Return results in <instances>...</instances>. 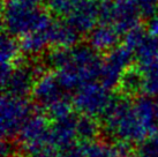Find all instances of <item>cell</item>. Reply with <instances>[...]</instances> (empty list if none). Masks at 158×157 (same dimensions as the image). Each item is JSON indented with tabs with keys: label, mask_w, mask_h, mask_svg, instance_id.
<instances>
[{
	"label": "cell",
	"mask_w": 158,
	"mask_h": 157,
	"mask_svg": "<svg viewBox=\"0 0 158 157\" xmlns=\"http://www.w3.org/2000/svg\"><path fill=\"white\" fill-rule=\"evenodd\" d=\"M102 62L103 57L88 44L52 49L48 56V66L65 91H76L85 84L99 80Z\"/></svg>",
	"instance_id": "obj_1"
},
{
	"label": "cell",
	"mask_w": 158,
	"mask_h": 157,
	"mask_svg": "<svg viewBox=\"0 0 158 157\" xmlns=\"http://www.w3.org/2000/svg\"><path fill=\"white\" fill-rule=\"evenodd\" d=\"M101 124L103 131L114 141L123 140L140 144L149 133L141 124L134 111L133 102L127 97H114L112 104L102 117Z\"/></svg>",
	"instance_id": "obj_2"
},
{
	"label": "cell",
	"mask_w": 158,
	"mask_h": 157,
	"mask_svg": "<svg viewBox=\"0 0 158 157\" xmlns=\"http://www.w3.org/2000/svg\"><path fill=\"white\" fill-rule=\"evenodd\" d=\"M52 22L50 14L38 5L4 0L2 24L6 34L13 38H23L46 29Z\"/></svg>",
	"instance_id": "obj_3"
},
{
	"label": "cell",
	"mask_w": 158,
	"mask_h": 157,
	"mask_svg": "<svg viewBox=\"0 0 158 157\" xmlns=\"http://www.w3.org/2000/svg\"><path fill=\"white\" fill-rule=\"evenodd\" d=\"M1 138L14 141L36 108L27 98L14 97L7 94L1 98Z\"/></svg>",
	"instance_id": "obj_4"
},
{
	"label": "cell",
	"mask_w": 158,
	"mask_h": 157,
	"mask_svg": "<svg viewBox=\"0 0 158 157\" xmlns=\"http://www.w3.org/2000/svg\"><path fill=\"white\" fill-rule=\"evenodd\" d=\"M114 97L101 82H91L75 91L72 103L74 110L81 116L102 119Z\"/></svg>",
	"instance_id": "obj_5"
},
{
	"label": "cell",
	"mask_w": 158,
	"mask_h": 157,
	"mask_svg": "<svg viewBox=\"0 0 158 157\" xmlns=\"http://www.w3.org/2000/svg\"><path fill=\"white\" fill-rule=\"evenodd\" d=\"M135 54L123 44L111 50L103 57L99 81L109 90L118 88L123 78L132 68Z\"/></svg>",
	"instance_id": "obj_6"
},
{
	"label": "cell",
	"mask_w": 158,
	"mask_h": 157,
	"mask_svg": "<svg viewBox=\"0 0 158 157\" xmlns=\"http://www.w3.org/2000/svg\"><path fill=\"white\" fill-rule=\"evenodd\" d=\"M141 14L132 0H110L101 5V21L114 26L125 36L139 26Z\"/></svg>",
	"instance_id": "obj_7"
},
{
	"label": "cell",
	"mask_w": 158,
	"mask_h": 157,
	"mask_svg": "<svg viewBox=\"0 0 158 157\" xmlns=\"http://www.w3.org/2000/svg\"><path fill=\"white\" fill-rule=\"evenodd\" d=\"M51 120L43 112L35 111L23 125L18 136V143L22 146L24 154L34 153L38 149L50 146Z\"/></svg>",
	"instance_id": "obj_8"
},
{
	"label": "cell",
	"mask_w": 158,
	"mask_h": 157,
	"mask_svg": "<svg viewBox=\"0 0 158 157\" xmlns=\"http://www.w3.org/2000/svg\"><path fill=\"white\" fill-rule=\"evenodd\" d=\"M40 68L31 64H19L8 78L2 83L4 94L14 97L26 98L34 89L37 78H40Z\"/></svg>",
	"instance_id": "obj_9"
},
{
	"label": "cell",
	"mask_w": 158,
	"mask_h": 157,
	"mask_svg": "<svg viewBox=\"0 0 158 157\" xmlns=\"http://www.w3.org/2000/svg\"><path fill=\"white\" fill-rule=\"evenodd\" d=\"M65 92L54 73H42L34 86L31 97L38 108L46 110L57 102L66 98Z\"/></svg>",
	"instance_id": "obj_10"
},
{
	"label": "cell",
	"mask_w": 158,
	"mask_h": 157,
	"mask_svg": "<svg viewBox=\"0 0 158 157\" xmlns=\"http://www.w3.org/2000/svg\"><path fill=\"white\" fill-rule=\"evenodd\" d=\"M64 21L80 35L89 34L101 21V5L96 0H82Z\"/></svg>",
	"instance_id": "obj_11"
},
{
	"label": "cell",
	"mask_w": 158,
	"mask_h": 157,
	"mask_svg": "<svg viewBox=\"0 0 158 157\" xmlns=\"http://www.w3.org/2000/svg\"><path fill=\"white\" fill-rule=\"evenodd\" d=\"M79 113L75 111L66 118H62L57 121H51L50 131V146L57 149L60 153L68 151L74 148L76 138V124H77Z\"/></svg>",
	"instance_id": "obj_12"
},
{
	"label": "cell",
	"mask_w": 158,
	"mask_h": 157,
	"mask_svg": "<svg viewBox=\"0 0 158 157\" xmlns=\"http://www.w3.org/2000/svg\"><path fill=\"white\" fill-rule=\"evenodd\" d=\"M121 37L123 36L111 23L99 22L88 34V45L98 53H107L120 45Z\"/></svg>",
	"instance_id": "obj_13"
},
{
	"label": "cell",
	"mask_w": 158,
	"mask_h": 157,
	"mask_svg": "<svg viewBox=\"0 0 158 157\" xmlns=\"http://www.w3.org/2000/svg\"><path fill=\"white\" fill-rule=\"evenodd\" d=\"M134 111L148 133L158 131V100L148 95H141L133 100Z\"/></svg>",
	"instance_id": "obj_14"
},
{
	"label": "cell",
	"mask_w": 158,
	"mask_h": 157,
	"mask_svg": "<svg viewBox=\"0 0 158 157\" xmlns=\"http://www.w3.org/2000/svg\"><path fill=\"white\" fill-rule=\"evenodd\" d=\"M21 48L20 43L12 36L4 34L0 42V60H1V83H4L13 70L19 65Z\"/></svg>",
	"instance_id": "obj_15"
},
{
	"label": "cell",
	"mask_w": 158,
	"mask_h": 157,
	"mask_svg": "<svg viewBox=\"0 0 158 157\" xmlns=\"http://www.w3.org/2000/svg\"><path fill=\"white\" fill-rule=\"evenodd\" d=\"M52 49H67L77 45L80 34L65 21H54L48 27Z\"/></svg>",
	"instance_id": "obj_16"
},
{
	"label": "cell",
	"mask_w": 158,
	"mask_h": 157,
	"mask_svg": "<svg viewBox=\"0 0 158 157\" xmlns=\"http://www.w3.org/2000/svg\"><path fill=\"white\" fill-rule=\"evenodd\" d=\"M51 26V24H50ZM51 46V40L48 35V27L46 29L32 32L20 40L21 51L29 56H36L44 52L45 50Z\"/></svg>",
	"instance_id": "obj_17"
},
{
	"label": "cell",
	"mask_w": 158,
	"mask_h": 157,
	"mask_svg": "<svg viewBox=\"0 0 158 157\" xmlns=\"http://www.w3.org/2000/svg\"><path fill=\"white\" fill-rule=\"evenodd\" d=\"M102 124L98 121V119L87 116L79 114L77 124H76V138L77 143H87V142H94L98 141V138L102 133Z\"/></svg>",
	"instance_id": "obj_18"
},
{
	"label": "cell",
	"mask_w": 158,
	"mask_h": 157,
	"mask_svg": "<svg viewBox=\"0 0 158 157\" xmlns=\"http://www.w3.org/2000/svg\"><path fill=\"white\" fill-rule=\"evenodd\" d=\"M118 88L121 90L123 96L127 98L141 96L140 94L143 92V76L136 70V67H132L125 74Z\"/></svg>",
	"instance_id": "obj_19"
},
{
	"label": "cell",
	"mask_w": 158,
	"mask_h": 157,
	"mask_svg": "<svg viewBox=\"0 0 158 157\" xmlns=\"http://www.w3.org/2000/svg\"><path fill=\"white\" fill-rule=\"evenodd\" d=\"M80 150L82 151L84 157H113L111 143L94 141L87 143H77Z\"/></svg>",
	"instance_id": "obj_20"
},
{
	"label": "cell",
	"mask_w": 158,
	"mask_h": 157,
	"mask_svg": "<svg viewBox=\"0 0 158 157\" xmlns=\"http://www.w3.org/2000/svg\"><path fill=\"white\" fill-rule=\"evenodd\" d=\"M52 14L66 19L82 0H42Z\"/></svg>",
	"instance_id": "obj_21"
},
{
	"label": "cell",
	"mask_w": 158,
	"mask_h": 157,
	"mask_svg": "<svg viewBox=\"0 0 158 157\" xmlns=\"http://www.w3.org/2000/svg\"><path fill=\"white\" fill-rule=\"evenodd\" d=\"M75 112L73 103H70L68 98H64V100L57 102L56 104L51 105L50 108L46 109V116L51 121H57L60 120L62 118H66L70 114Z\"/></svg>",
	"instance_id": "obj_22"
},
{
	"label": "cell",
	"mask_w": 158,
	"mask_h": 157,
	"mask_svg": "<svg viewBox=\"0 0 158 157\" xmlns=\"http://www.w3.org/2000/svg\"><path fill=\"white\" fill-rule=\"evenodd\" d=\"M147 36H148L147 30H144L142 27L137 26L136 28L132 29L129 32H127L126 35L123 36V44L125 46H127L129 50H132L133 52H135L136 50H137V48L147 38Z\"/></svg>",
	"instance_id": "obj_23"
},
{
	"label": "cell",
	"mask_w": 158,
	"mask_h": 157,
	"mask_svg": "<svg viewBox=\"0 0 158 157\" xmlns=\"http://www.w3.org/2000/svg\"><path fill=\"white\" fill-rule=\"evenodd\" d=\"M137 155L140 157H158V131L139 144Z\"/></svg>",
	"instance_id": "obj_24"
},
{
	"label": "cell",
	"mask_w": 158,
	"mask_h": 157,
	"mask_svg": "<svg viewBox=\"0 0 158 157\" xmlns=\"http://www.w3.org/2000/svg\"><path fill=\"white\" fill-rule=\"evenodd\" d=\"M112 147V154L113 157H135L137 149L135 148V144L128 141H113L111 144Z\"/></svg>",
	"instance_id": "obj_25"
},
{
	"label": "cell",
	"mask_w": 158,
	"mask_h": 157,
	"mask_svg": "<svg viewBox=\"0 0 158 157\" xmlns=\"http://www.w3.org/2000/svg\"><path fill=\"white\" fill-rule=\"evenodd\" d=\"M141 16L149 19L158 12V0H132Z\"/></svg>",
	"instance_id": "obj_26"
},
{
	"label": "cell",
	"mask_w": 158,
	"mask_h": 157,
	"mask_svg": "<svg viewBox=\"0 0 158 157\" xmlns=\"http://www.w3.org/2000/svg\"><path fill=\"white\" fill-rule=\"evenodd\" d=\"M147 32L151 37L158 38V12L148 19V22H147Z\"/></svg>",
	"instance_id": "obj_27"
},
{
	"label": "cell",
	"mask_w": 158,
	"mask_h": 157,
	"mask_svg": "<svg viewBox=\"0 0 158 157\" xmlns=\"http://www.w3.org/2000/svg\"><path fill=\"white\" fill-rule=\"evenodd\" d=\"M10 1H16V2H23V4H30V5H38L40 0H10Z\"/></svg>",
	"instance_id": "obj_28"
},
{
	"label": "cell",
	"mask_w": 158,
	"mask_h": 157,
	"mask_svg": "<svg viewBox=\"0 0 158 157\" xmlns=\"http://www.w3.org/2000/svg\"><path fill=\"white\" fill-rule=\"evenodd\" d=\"M96 1H104V2H106V1H110V0H96Z\"/></svg>",
	"instance_id": "obj_29"
},
{
	"label": "cell",
	"mask_w": 158,
	"mask_h": 157,
	"mask_svg": "<svg viewBox=\"0 0 158 157\" xmlns=\"http://www.w3.org/2000/svg\"><path fill=\"white\" fill-rule=\"evenodd\" d=\"M135 157H140V156H139V155H136V156Z\"/></svg>",
	"instance_id": "obj_30"
}]
</instances>
